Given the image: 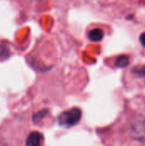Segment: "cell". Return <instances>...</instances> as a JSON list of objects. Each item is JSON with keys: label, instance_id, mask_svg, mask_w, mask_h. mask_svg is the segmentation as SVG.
Wrapping results in <instances>:
<instances>
[{"label": "cell", "instance_id": "cell-1", "mask_svg": "<svg viewBox=\"0 0 145 146\" xmlns=\"http://www.w3.org/2000/svg\"><path fill=\"white\" fill-rule=\"evenodd\" d=\"M81 115L82 112L79 108H73L61 113L57 118V121L60 126L68 127L76 125L81 119Z\"/></svg>", "mask_w": 145, "mask_h": 146}, {"label": "cell", "instance_id": "cell-2", "mask_svg": "<svg viewBox=\"0 0 145 146\" xmlns=\"http://www.w3.org/2000/svg\"><path fill=\"white\" fill-rule=\"evenodd\" d=\"M131 137L138 141H145V116H136L130 124Z\"/></svg>", "mask_w": 145, "mask_h": 146}, {"label": "cell", "instance_id": "cell-4", "mask_svg": "<svg viewBox=\"0 0 145 146\" xmlns=\"http://www.w3.org/2000/svg\"><path fill=\"white\" fill-rule=\"evenodd\" d=\"M104 36L103 31L101 28H94L89 32L88 38L92 42H99L103 39Z\"/></svg>", "mask_w": 145, "mask_h": 146}, {"label": "cell", "instance_id": "cell-6", "mask_svg": "<svg viewBox=\"0 0 145 146\" xmlns=\"http://www.w3.org/2000/svg\"><path fill=\"white\" fill-rule=\"evenodd\" d=\"M47 114H48V111H47L46 110H42V111H39L38 113H37L36 115H34V121H35L36 122L39 121H40L41 119H43Z\"/></svg>", "mask_w": 145, "mask_h": 146}, {"label": "cell", "instance_id": "cell-8", "mask_svg": "<svg viewBox=\"0 0 145 146\" xmlns=\"http://www.w3.org/2000/svg\"><path fill=\"white\" fill-rule=\"evenodd\" d=\"M139 41H140L141 44L145 48V33H143L140 35V37H139Z\"/></svg>", "mask_w": 145, "mask_h": 146}, {"label": "cell", "instance_id": "cell-3", "mask_svg": "<svg viewBox=\"0 0 145 146\" xmlns=\"http://www.w3.org/2000/svg\"><path fill=\"white\" fill-rule=\"evenodd\" d=\"M44 137L42 133L39 132H32L26 139V146H40L43 142Z\"/></svg>", "mask_w": 145, "mask_h": 146}, {"label": "cell", "instance_id": "cell-7", "mask_svg": "<svg viewBox=\"0 0 145 146\" xmlns=\"http://www.w3.org/2000/svg\"><path fill=\"white\" fill-rule=\"evenodd\" d=\"M133 73L140 77L145 76V66L141 67V68H135L133 69Z\"/></svg>", "mask_w": 145, "mask_h": 146}, {"label": "cell", "instance_id": "cell-5", "mask_svg": "<svg viewBox=\"0 0 145 146\" xmlns=\"http://www.w3.org/2000/svg\"><path fill=\"white\" fill-rule=\"evenodd\" d=\"M130 63V57L127 55H121L117 56L115 62V66L117 68H124L127 67Z\"/></svg>", "mask_w": 145, "mask_h": 146}]
</instances>
